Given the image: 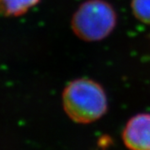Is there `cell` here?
Here are the masks:
<instances>
[{"label": "cell", "instance_id": "1", "mask_svg": "<svg viewBox=\"0 0 150 150\" xmlns=\"http://www.w3.org/2000/svg\"><path fill=\"white\" fill-rule=\"evenodd\" d=\"M63 107L70 119L78 123H90L108 111V98L101 84L90 79H78L65 87Z\"/></svg>", "mask_w": 150, "mask_h": 150}, {"label": "cell", "instance_id": "2", "mask_svg": "<svg viewBox=\"0 0 150 150\" xmlns=\"http://www.w3.org/2000/svg\"><path fill=\"white\" fill-rule=\"evenodd\" d=\"M117 13L105 0H87L75 11L71 20L74 34L86 42L107 38L117 25Z\"/></svg>", "mask_w": 150, "mask_h": 150}, {"label": "cell", "instance_id": "3", "mask_svg": "<svg viewBox=\"0 0 150 150\" xmlns=\"http://www.w3.org/2000/svg\"><path fill=\"white\" fill-rule=\"evenodd\" d=\"M122 139L130 149L150 150V113H139L130 118L123 129Z\"/></svg>", "mask_w": 150, "mask_h": 150}, {"label": "cell", "instance_id": "4", "mask_svg": "<svg viewBox=\"0 0 150 150\" xmlns=\"http://www.w3.org/2000/svg\"><path fill=\"white\" fill-rule=\"evenodd\" d=\"M41 0H0V15L19 17L25 14Z\"/></svg>", "mask_w": 150, "mask_h": 150}, {"label": "cell", "instance_id": "5", "mask_svg": "<svg viewBox=\"0 0 150 150\" xmlns=\"http://www.w3.org/2000/svg\"><path fill=\"white\" fill-rule=\"evenodd\" d=\"M131 8L138 20L150 25V0H132Z\"/></svg>", "mask_w": 150, "mask_h": 150}]
</instances>
